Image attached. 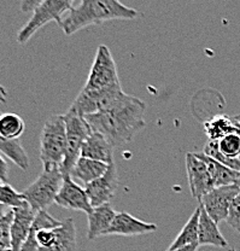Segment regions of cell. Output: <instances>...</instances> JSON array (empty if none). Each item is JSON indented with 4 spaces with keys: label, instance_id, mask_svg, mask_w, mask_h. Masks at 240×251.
Listing matches in <instances>:
<instances>
[{
    "label": "cell",
    "instance_id": "1",
    "mask_svg": "<svg viewBox=\"0 0 240 251\" xmlns=\"http://www.w3.org/2000/svg\"><path fill=\"white\" fill-rule=\"evenodd\" d=\"M146 104L134 96L124 94L115 105L99 114L86 116L92 132L103 134L114 149L129 143L144 129Z\"/></svg>",
    "mask_w": 240,
    "mask_h": 251
},
{
    "label": "cell",
    "instance_id": "2",
    "mask_svg": "<svg viewBox=\"0 0 240 251\" xmlns=\"http://www.w3.org/2000/svg\"><path fill=\"white\" fill-rule=\"evenodd\" d=\"M139 12L117 0H82L72 7L61 28L65 35H72L88 25H99L112 20H134Z\"/></svg>",
    "mask_w": 240,
    "mask_h": 251
},
{
    "label": "cell",
    "instance_id": "3",
    "mask_svg": "<svg viewBox=\"0 0 240 251\" xmlns=\"http://www.w3.org/2000/svg\"><path fill=\"white\" fill-rule=\"evenodd\" d=\"M67 155V130L63 115H53L45 122L40 139L44 169H61Z\"/></svg>",
    "mask_w": 240,
    "mask_h": 251
},
{
    "label": "cell",
    "instance_id": "4",
    "mask_svg": "<svg viewBox=\"0 0 240 251\" xmlns=\"http://www.w3.org/2000/svg\"><path fill=\"white\" fill-rule=\"evenodd\" d=\"M63 181L64 175L61 169H44L38 179L22 191V196L35 213L46 210L56 202Z\"/></svg>",
    "mask_w": 240,
    "mask_h": 251
},
{
    "label": "cell",
    "instance_id": "5",
    "mask_svg": "<svg viewBox=\"0 0 240 251\" xmlns=\"http://www.w3.org/2000/svg\"><path fill=\"white\" fill-rule=\"evenodd\" d=\"M63 116L65 130H67V155H65V161L62 167V173L65 177L70 176L72 167L81 157V149H82L83 143L90 137L92 129L85 117L81 116L72 106Z\"/></svg>",
    "mask_w": 240,
    "mask_h": 251
},
{
    "label": "cell",
    "instance_id": "6",
    "mask_svg": "<svg viewBox=\"0 0 240 251\" xmlns=\"http://www.w3.org/2000/svg\"><path fill=\"white\" fill-rule=\"evenodd\" d=\"M72 7H74L72 2L68 1V0H45V1H41V4L33 12L32 18L28 21L27 25L18 31L17 43L21 45L28 43L36 31L49 22H57V25H61L63 22L62 16L65 12H70Z\"/></svg>",
    "mask_w": 240,
    "mask_h": 251
},
{
    "label": "cell",
    "instance_id": "7",
    "mask_svg": "<svg viewBox=\"0 0 240 251\" xmlns=\"http://www.w3.org/2000/svg\"><path fill=\"white\" fill-rule=\"evenodd\" d=\"M117 86H121V83L116 63L108 46L100 45L96 49L95 62L83 90L104 91Z\"/></svg>",
    "mask_w": 240,
    "mask_h": 251
},
{
    "label": "cell",
    "instance_id": "8",
    "mask_svg": "<svg viewBox=\"0 0 240 251\" xmlns=\"http://www.w3.org/2000/svg\"><path fill=\"white\" fill-rule=\"evenodd\" d=\"M124 94L126 93L122 91L121 86L104 91H87L82 88L72 108L81 116H90L110 109Z\"/></svg>",
    "mask_w": 240,
    "mask_h": 251
},
{
    "label": "cell",
    "instance_id": "9",
    "mask_svg": "<svg viewBox=\"0 0 240 251\" xmlns=\"http://www.w3.org/2000/svg\"><path fill=\"white\" fill-rule=\"evenodd\" d=\"M239 192L240 187L237 184L215 187L207 195L203 196L199 204H202L209 216L218 225V222L227 220L229 206Z\"/></svg>",
    "mask_w": 240,
    "mask_h": 251
},
{
    "label": "cell",
    "instance_id": "10",
    "mask_svg": "<svg viewBox=\"0 0 240 251\" xmlns=\"http://www.w3.org/2000/svg\"><path fill=\"white\" fill-rule=\"evenodd\" d=\"M185 162H186L187 177H189L192 197L200 201L203 196L215 188L210 173L204 161L200 159L195 152L187 153L185 157Z\"/></svg>",
    "mask_w": 240,
    "mask_h": 251
},
{
    "label": "cell",
    "instance_id": "11",
    "mask_svg": "<svg viewBox=\"0 0 240 251\" xmlns=\"http://www.w3.org/2000/svg\"><path fill=\"white\" fill-rule=\"evenodd\" d=\"M119 187V175L115 162L109 164V168L103 176L86 185L85 190L93 208L108 204L115 196Z\"/></svg>",
    "mask_w": 240,
    "mask_h": 251
},
{
    "label": "cell",
    "instance_id": "12",
    "mask_svg": "<svg viewBox=\"0 0 240 251\" xmlns=\"http://www.w3.org/2000/svg\"><path fill=\"white\" fill-rule=\"evenodd\" d=\"M54 203L70 210L83 211L87 215L93 210V206L85 188L76 184L75 180H72L70 176L64 177V181Z\"/></svg>",
    "mask_w": 240,
    "mask_h": 251
},
{
    "label": "cell",
    "instance_id": "13",
    "mask_svg": "<svg viewBox=\"0 0 240 251\" xmlns=\"http://www.w3.org/2000/svg\"><path fill=\"white\" fill-rule=\"evenodd\" d=\"M203 152L231 168L234 159L240 161V133H233L218 141H208Z\"/></svg>",
    "mask_w": 240,
    "mask_h": 251
},
{
    "label": "cell",
    "instance_id": "14",
    "mask_svg": "<svg viewBox=\"0 0 240 251\" xmlns=\"http://www.w3.org/2000/svg\"><path fill=\"white\" fill-rule=\"evenodd\" d=\"M35 215L36 213L25 201L22 205L14 208V219H12L11 228H10L12 251H21L22 249L32 228Z\"/></svg>",
    "mask_w": 240,
    "mask_h": 251
},
{
    "label": "cell",
    "instance_id": "15",
    "mask_svg": "<svg viewBox=\"0 0 240 251\" xmlns=\"http://www.w3.org/2000/svg\"><path fill=\"white\" fill-rule=\"evenodd\" d=\"M157 225L152 222H145L143 220L134 218L126 211H120L116 214L114 221H112L110 228L106 231L105 235H124V237H130V235H142L147 233H153L157 231Z\"/></svg>",
    "mask_w": 240,
    "mask_h": 251
},
{
    "label": "cell",
    "instance_id": "16",
    "mask_svg": "<svg viewBox=\"0 0 240 251\" xmlns=\"http://www.w3.org/2000/svg\"><path fill=\"white\" fill-rule=\"evenodd\" d=\"M114 146L103 134L92 132L83 143L81 157L110 164L114 162Z\"/></svg>",
    "mask_w": 240,
    "mask_h": 251
},
{
    "label": "cell",
    "instance_id": "17",
    "mask_svg": "<svg viewBox=\"0 0 240 251\" xmlns=\"http://www.w3.org/2000/svg\"><path fill=\"white\" fill-rule=\"evenodd\" d=\"M200 206V216H199V228H198V243L199 245H211L216 248H227L228 242L223 234L221 233L218 225L209 216V214Z\"/></svg>",
    "mask_w": 240,
    "mask_h": 251
},
{
    "label": "cell",
    "instance_id": "18",
    "mask_svg": "<svg viewBox=\"0 0 240 251\" xmlns=\"http://www.w3.org/2000/svg\"><path fill=\"white\" fill-rule=\"evenodd\" d=\"M116 214L117 213L112 209L110 203L104 204L98 208H93L92 213L87 215V239L95 240L96 238L105 235L106 231L110 228Z\"/></svg>",
    "mask_w": 240,
    "mask_h": 251
},
{
    "label": "cell",
    "instance_id": "19",
    "mask_svg": "<svg viewBox=\"0 0 240 251\" xmlns=\"http://www.w3.org/2000/svg\"><path fill=\"white\" fill-rule=\"evenodd\" d=\"M108 168L109 164L103 163V162L80 157L70 172V177L72 180H79L86 186V185L91 184L95 180L103 176L108 171Z\"/></svg>",
    "mask_w": 240,
    "mask_h": 251
},
{
    "label": "cell",
    "instance_id": "20",
    "mask_svg": "<svg viewBox=\"0 0 240 251\" xmlns=\"http://www.w3.org/2000/svg\"><path fill=\"white\" fill-rule=\"evenodd\" d=\"M200 159L204 161V163L207 164L209 173L211 175V179H213L214 186L215 187H221V186H227V185H233L236 184L237 180L240 177V173L237 171H233L229 167L224 166V164L220 163L216 159L211 158L208 155H205L204 152H195Z\"/></svg>",
    "mask_w": 240,
    "mask_h": 251
},
{
    "label": "cell",
    "instance_id": "21",
    "mask_svg": "<svg viewBox=\"0 0 240 251\" xmlns=\"http://www.w3.org/2000/svg\"><path fill=\"white\" fill-rule=\"evenodd\" d=\"M204 130L209 140L218 141L229 134L240 133V124L234 117L232 119L227 115H217L205 122Z\"/></svg>",
    "mask_w": 240,
    "mask_h": 251
},
{
    "label": "cell",
    "instance_id": "22",
    "mask_svg": "<svg viewBox=\"0 0 240 251\" xmlns=\"http://www.w3.org/2000/svg\"><path fill=\"white\" fill-rule=\"evenodd\" d=\"M199 216H200V206L198 205L194 213L192 214L191 218L186 222L184 227H182L181 232L179 235L174 239L171 245L169 247V251H173L180 248L190 247V245L199 244L198 243V228H199ZM200 247V245H199Z\"/></svg>",
    "mask_w": 240,
    "mask_h": 251
},
{
    "label": "cell",
    "instance_id": "23",
    "mask_svg": "<svg viewBox=\"0 0 240 251\" xmlns=\"http://www.w3.org/2000/svg\"><path fill=\"white\" fill-rule=\"evenodd\" d=\"M0 153L11 159L17 167H20L23 171H27L28 167H29V158H28L27 152H25L20 139L7 140L0 135Z\"/></svg>",
    "mask_w": 240,
    "mask_h": 251
},
{
    "label": "cell",
    "instance_id": "24",
    "mask_svg": "<svg viewBox=\"0 0 240 251\" xmlns=\"http://www.w3.org/2000/svg\"><path fill=\"white\" fill-rule=\"evenodd\" d=\"M25 129L24 121L14 112L0 114V135L7 140H17Z\"/></svg>",
    "mask_w": 240,
    "mask_h": 251
},
{
    "label": "cell",
    "instance_id": "25",
    "mask_svg": "<svg viewBox=\"0 0 240 251\" xmlns=\"http://www.w3.org/2000/svg\"><path fill=\"white\" fill-rule=\"evenodd\" d=\"M0 203L9 208H17L24 203L22 192H17L11 185L0 180Z\"/></svg>",
    "mask_w": 240,
    "mask_h": 251
},
{
    "label": "cell",
    "instance_id": "26",
    "mask_svg": "<svg viewBox=\"0 0 240 251\" xmlns=\"http://www.w3.org/2000/svg\"><path fill=\"white\" fill-rule=\"evenodd\" d=\"M12 219H14V209L7 214L2 221H0V251L11 249V228Z\"/></svg>",
    "mask_w": 240,
    "mask_h": 251
},
{
    "label": "cell",
    "instance_id": "27",
    "mask_svg": "<svg viewBox=\"0 0 240 251\" xmlns=\"http://www.w3.org/2000/svg\"><path fill=\"white\" fill-rule=\"evenodd\" d=\"M227 224L232 226L233 228H238L240 226V192L237 195L229 206L228 216H227Z\"/></svg>",
    "mask_w": 240,
    "mask_h": 251
},
{
    "label": "cell",
    "instance_id": "28",
    "mask_svg": "<svg viewBox=\"0 0 240 251\" xmlns=\"http://www.w3.org/2000/svg\"><path fill=\"white\" fill-rule=\"evenodd\" d=\"M40 4L41 1H39V0H24V1H22V4H21V10H22L23 12H28V11L34 12L36 7H38Z\"/></svg>",
    "mask_w": 240,
    "mask_h": 251
},
{
    "label": "cell",
    "instance_id": "29",
    "mask_svg": "<svg viewBox=\"0 0 240 251\" xmlns=\"http://www.w3.org/2000/svg\"><path fill=\"white\" fill-rule=\"evenodd\" d=\"M7 176H9V166H7V162L5 161V158L0 153V180L6 182Z\"/></svg>",
    "mask_w": 240,
    "mask_h": 251
},
{
    "label": "cell",
    "instance_id": "30",
    "mask_svg": "<svg viewBox=\"0 0 240 251\" xmlns=\"http://www.w3.org/2000/svg\"><path fill=\"white\" fill-rule=\"evenodd\" d=\"M12 210V208H9V206L4 205V204L0 203V221H2L7 216V214Z\"/></svg>",
    "mask_w": 240,
    "mask_h": 251
},
{
    "label": "cell",
    "instance_id": "31",
    "mask_svg": "<svg viewBox=\"0 0 240 251\" xmlns=\"http://www.w3.org/2000/svg\"><path fill=\"white\" fill-rule=\"evenodd\" d=\"M7 99V91L5 90L4 86L0 83V103H5Z\"/></svg>",
    "mask_w": 240,
    "mask_h": 251
},
{
    "label": "cell",
    "instance_id": "32",
    "mask_svg": "<svg viewBox=\"0 0 240 251\" xmlns=\"http://www.w3.org/2000/svg\"><path fill=\"white\" fill-rule=\"evenodd\" d=\"M199 249V244H194V245H190V247H184V248H180V249L173 250V251H198ZM169 251V250H167Z\"/></svg>",
    "mask_w": 240,
    "mask_h": 251
},
{
    "label": "cell",
    "instance_id": "33",
    "mask_svg": "<svg viewBox=\"0 0 240 251\" xmlns=\"http://www.w3.org/2000/svg\"><path fill=\"white\" fill-rule=\"evenodd\" d=\"M231 168L233 169V171H237L240 173V161L239 159H234L233 163H232V166H231Z\"/></svg>",
    "mask_w": 240,
    "mask_h": 251
},
{
    "label": "cell",
    "instance_id": "34",
    "mask_svg": "<svg viewBox=\"0 0 240 251\" xmlns=\"http://www.w3.org/2000/svg\"><path fill=\"white\" fill-rule=\"evenodd\" d=\"M234 119H236L237 121H238L239 124H240V114L239 115H236V116H234Z\"/></svg>",
    "mask_w": 240,
    "mask_h": 251
},
{
    "label": "cell",
    "instance_id": "35",
    "mask_svg": "<svg viewBox=\"0 0 240 251\" xmlns=\"http://www.w3.org/2000/svg\"><path fill=\"white\" fill-rule=\"evenodd\" d=\"M236 184H237V185H238V186L240 187V177H239V179H238V180H237V182H236Z\"/></svg>",
    "mask_w": 240,
    "mask_h": 251
},
{
    "label": "cell",
    "instance_id": "36",
    "mask_svg": "<svg viewBox=\"0 0 240 251\" xmlns=\"http://www.w3.org/2000/svg\"><path fill=\"white\" fill-rule=\"evenodd\" d=\"M237 231H238V232H239V233H240V226L238 227V228H237Z\"/></svg>",
    "mask_w": 240,
    "mask_h": 251
},
{
    "label": "cell",
    "instance_id": "37",
    "mask_svg": "<svg viewBox=\"0 0 240 251\" xmlns=\"http://www.w3.org/2000/svg\"><path fill=\"white\" fill-rule=\"evenodd\" d=\"M229 251H237V250L233 248V249H229Z\"/></svg>",
    "mask_w": 240,
    "mask_h": 251
},
{
    "label": "cell",
    "instance_id": "38",
    "mask_svg": "<svg viewBox=\"0 0 240 251\" xmlns=\"http://www.w3.org/2000/svg\"><path fill=\"white\" fill-rule=\"evenodd\" d=\"M5 251H12V249H9V250H5Z\"/></svg>",
    "mask_w": 240,
    "mask_h": 251
}]
</instances>
